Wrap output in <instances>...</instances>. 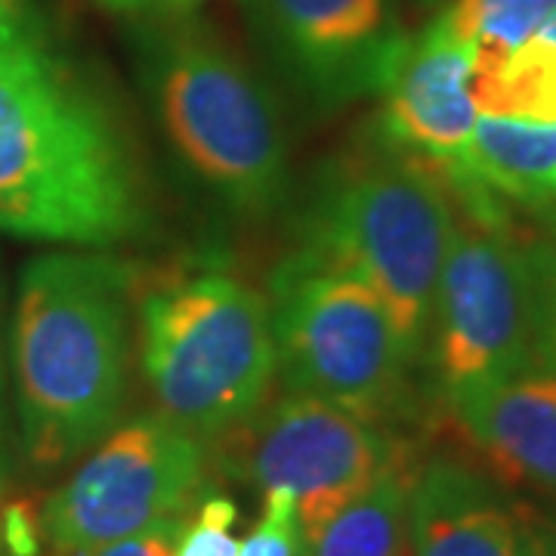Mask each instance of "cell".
I'll return each instance as SVG.
<instances>
[{"label":"cell","instance_id":"cell-9","mask_svg":"<svg viewBox=\"0 0 556 556\" xmlns=\"http://www.w3.org/2000/svg\"><path fill=\"white\" fill-rule=\"evenodd\" d=\"M236 470L298 504L306 544L402 455L415 452L390 427L303 393H285L241 424Z\"/></svg>","mask_w":556,"mask_h":556},{"label":"cell","instance_id":"cell-16","mask_svg":"<svg viewBox=\"0 0 556 556\" xmlns=\"http://www.w3.org/2000/svg\"><path fill=\"white\" fill-rule=\"evenodd\" d=\"M479 115L532 124H556V43L532 35L514 47L501 68L470 75Z\"/></svg>","mask_w":556,"mask_h":556},{"label":"cell","instance_id":"cell-3","mask_svg":"<svg viewBox=\"0 0 556 556\" xmlns=\"http://www.w3.org/2000/svg\"><path fill=\"white\" fill-rule=\"evenodd\" d=\"M142 75L182 164L232 207L263 214L288 189V139L266 84L195 20L142 31Z\"/></svg>","mask_w":556,"mask_h":556},{"label":"cell","instance_id":"cell-17","mask_svg":"<svg viewBox=\"0 0 556 556\" xmlns=\"http://www.w3.org/2000/svg\"><path fill=\"white\" fill-rule=\"evenodd\" d=\"M554 13L556 0H452L437 20L470 47V75H489Z\"/></svg>","mask_w":556,"mask_h":556},{"label":"cell","instance_id":"cell-25","mask_svg":"<svg viewBox=\"0 0 556 556\" xmlns=\"http://www.w3.org/2000/svg\"><path fill=\"white\" fill-rule=\"evenodd\" d=\"M100 7L105 10H112V13H139V10H146L152 0H97Z\"/></svg>","mask_w":556,"mask_h":556},{"label":"cell","instance_id":"cell-6","mask_svg":"<svg viewBox=\"0 0 556 556\" xmlns=\"http://www.w3.org/2000/svg\"><path fill=\"white\" fill-rule=\"evenodd\" d=\"M273 340L285 393L390 427L408 412L415 368L383 300L350 269L303 248L273 276Z\"/></svg>","mask_w":556,"mask_h":556},{"label":"cell","instance_id":"cell-18","mask_svg":"<svg viewBox=\"0 0 556 556\" xmlns=\"http://www.w3.org/2000/svg\"><path fill=\"white\" fill-rule=\"evenodd\" d=\"M236 556H309L294 497L288 492H266L260 522L241 541Z\"/></svg>","mask_w":556,"mask_h":556},{"label":"cell","instance_id":"cell-15","mask_svg":"<svg viewBox=\"0 0 556 556\" xmlns=\"http://www.w3.org/2000/svg\"><path fill=\"white\" fill-rule=\"evenodd\" d=\"M417 464L415 452L393 460L318 532L309 556H412L408 497Z\"/></svg>","mask_w":556,"mask_h":556},{"label":"cell","instance_id":"cell-4","mask_svg":"<svg viewBox=\"0 0 556 556\" xmlns=\"http://www.w3.org/2000/svg\"><path fill=\"white\" fill-rule=\"evenodd\" d=\"M455 204L437 167L408 152L362 159L318 192L306 244L358 276L387 306L405 353H427Z\"/></svg>","mask_w":556,"mask_h":556},{"label":"cell","instance_id":"cell-2","mask_svg":"<svg viewBox=\"0 0 556 556\" xmlns=\"http://www.w3.org/2000/svg\"><path fill=\"white\" fill-rule=\"evenodd\" d=\"M134 273L115 257L31 260L13 313V371L25 457L53 470L118 427L130 387Z\"/></svg>","mask_w":556,"mask_h":556},{"label":"cell","instance_id":"cell-13","mask_svg":"<svg viewBox=\"0 0 556 556\" xmlns=\"http://www.w3.org/2000/svg\"><path fill=\"white\" fill-rule=\"evenodd\" d=\"M412 556H519L514 497L477 464L424 457L408 497Z\"/></svg>","mask_w":556,"mask_h":556},{"label":"cell","instance_id":"cell-14","mask_svg":"<svg viewBox=\"0 0 556 556\" xmlns=\"http://www.w3.org/2000/svg\"><path fill=\"white\" fill-rule=\"evenodd\" d=\"M464 167L501 199L556 207V124L479 115Z\"/></svg>","mask_w":556,"mask_h":556},{"label":"cell","instance_id":"cell-11","mask_svg":"<svg viewBox=\"0 0 556 556\" xmlns=\"http://www.w3.org/2000/svg\"><path fill=\"white\" fill-rule=\"evenodd\" d=\"M380 97V130L399 152L433 164L467 161L479 118L470 97V47L442 22L405 40Z\"/></svg>","mask_w":556,"mask_h":556},{"label":"cell","instance_id":"cell-12","mask_svg":"<svg viewBox=\"0 0 556 556\" xmlns=\"http://www.w3.org/2000/svg\"><path fill=\"white\" fill-rule=\"evenodd\" d=\"M479 455L501 477L556 497V368L532 365L514 378L445 399Z\"/></svg>","mask_w":556,"mask_h":556},{"label":"cell","instance_id":"cell-22","mask_svg":"<svg viewBox=\"0 0 556 556\" xmlns=\"http://www.w3.org/2000/svg\"><path fill=\"white\" fill-rule=\"evenodd\" d=\"M186 519H189V514L186 517L161 519V522L142 529L137 535L112 541V544L97 547V551H90V554L84 556H174Z\"/></svg>","mask_w":556,"mask_h":556},{"label":"cell","instance_id":"cell-8","mask_svg":"<svg viewBox=\"0 0 556 556\" xmlns=\"http://www.w3.org/2000/svg\"><path fill=\"white\" fill-rule=\"evenodd\" d=\"M207 477V448L161 415L118 424L93 445L40 510L53 556H84L167 517L195 510Z\"/></svg>","mask_w":556,"mask_h":556},{"label":"cell","instance_id":"cell-10","mask_svg":"<svg viewBox=\"0 0 556 556\" xmlns=\"http://www.w3.org/2000/svg\"><path fill=\"white\" fill-rule=\"evenodd\" d=\"M278 68L321 105L380 93L408 35L396 0H244Z\"/></svg>","mask_w":556,"mask_h":556},{"label":"cell","instance_id":"cell-5","mask_svg":"<svg viewBox=\"0 0 556 556\" xmlns=\"http://www.w3.org/2000/svg\"><path fill=\"white\" fill-rule=\"evenodd\" d=\"M139 346L159 415L201 442L239 430L276 378L269 300L223 273L152 291L139 309Z\"/></svg>","mask_w":556,"mask_h":556},{"label":"cell","instance_id":"cell-26","mask_svg":"<svg viewBox=\"0 0 556 556\" xmlns=\"http://www.w3.org/2000/svg\"><path fill=\"white\" fill-rule=\"evenodd\" d=\"M538 35H541V38L554 40V43H556V13H554V16H551V20L544 22L541 28H538Z\"/></svg>","mask_w":556,"mask_h":556},{"label":"cell","instance_id":"cell-19","mask_svg":"<svg viewBox=\"0 0 556 556\" xmlns=\"http://www.w3.org/2000/svg\"><path fill=\"white\" fill-rule=\"evenodd\" d=\"M236 519H239V507L232 497H201L192 519H186L182 526L174 556H236L239 554V538L232 532Z\"/></svg>","mask_w":556,"mask_h":556},{"label":"cell","instance_id":"cell-27","mask_svg":"<svg viewBox=\"0 0 556 556\" xmlns=\"http://www.w3.org/2000/svg\"><path fill=\"white\" fill-rule=\"evenodd\" d=\"M164 3H170V7H179V10H186V7H192V3H201V0H164Z\"/></svg>","mask_w":556,"mask_h":556},{"label":"cell","instance_id":"cell-24","mask_svg":"<svg viewBox=\"0 0 556 556\" xmlns=\"http://www.w3.org/2000/svg\"><path fill=\"white\" fill-rule=\"evenodd\" d=\"M3 306V298H0ZM7 442H10V417H7V350H3V316H0V477L7 470Z\"/></svg>","mask_w":556,"mask_h":556},{"label":"cell","instance_id":"cell-28","mask_svg":"<svg viewBox=\"0 0 556 556\" xmlns=\"http://www.w3.org/2000/svg\"><path fill=\"white\" fill-rule=\"evenodd\" d=\"M0 556H10L7 554V547H3V538H0Z\"/></svg>","mask_w":556,"mask_h":556},{"label":"cell","instance_id":"cell-20","mask_svg":"<svg viewBox=\"0 0 556 556\" xmlns=\"http://www.w3.org/2000/svg\"><path fill=\"white\" fill-rule=\"evenodd\" d=\"M526 260H529L532 298H535L541 362L556 368V239L526 244Z\"/></svg>","mask_w":556,"mask_h":556},{"label":"cell","instance_id":"cell-23","mask_svg":"<svg viewBox=\"0 0 556 556\" xmlns=\"http://www.w3.org/2000/svg\"><path fill=\"white\" fill-rule=\"evenodd\" d=\"M519 556H556V514L532 501H514Z\"/></svg>","mask_w":556,"mask_h":556},{"label":"cell","instance_id":"cell-7","mask_svg":"<svg viewBox=\"0 0 556 556\" xmlns=\"http://www.w3.org/2000/svg\"><path fill=\"white\" fill-rule=\"evenodd\" d=\"M442 396L541 365L526 244L455 211L427 353Z\"/></svg>","mask_w":556,"mask_h":556},{"label":"cell","instance_id":"cell-21","mask_svg":"<svg viewBox=\"0 0 556 556\" xmlns=\"http://www.w3.org/2000/svg\"><path fill=\"white\" fill-rule=\"evenodd\" d=\"M50 47L47 22L31 0H0V56Z\"/></svg>","mask_w":556,"mask_h":556},{"label":"cell","instance_id":"cell-1","mask_svg":"<svg viewBox=\"0 0 556 556\" xmlns=\"http://www.w3.org/2000/svg\"><path fill=\"white\" fill-rule=\"evenodd\" d=\"M146 223L134 142L50 47L0 56V229L109 248Z\"/></svg>","mask_w":556,"mask_h":556}]
</instances>
